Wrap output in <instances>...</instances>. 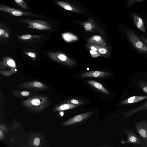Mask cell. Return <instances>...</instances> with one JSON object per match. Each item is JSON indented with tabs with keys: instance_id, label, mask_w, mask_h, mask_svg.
Masks as SVG:
<instances>
[{
	"instance_id": "obj_3",
	"label": "cell",
	"mask_w": 147,
	"mask_h": 147,
	"mask_svg": "<svg viewBox=\"0 0 147 147\" xmlns=\"http://www.w3.org/2000/svg\"><path fill=\"white\" fill-rule=\"evenodd\" d=\"M47 54L51 59L58 63L70 66L76 65L73 60L63 53L49 51L47 53Z\"/></svg>"
},
{
	"instance_id": "obj_12",
	"label": "cell",
	"mask_w": 147,
	"mask_h": 147,
	"mask_svg": "<svg viewBox=\"0 0 147 147\" xmlns=\"http://www.w3.org/2000/svg\"><path fill=\"white\" fill-rule=\"evenodd\" d=\"M10 33L9 28L4 23H0V38L1 41L6 40L9 38Z\"/></svg>"
},
{
	"instance_id": "obj_14",
	"label": "cell",
	"mask_w": 147,
	"mask_h": 147,
	"mask_svg": "<svg viewBox=\"0 0 147 147\" xmlns=\"http://www.w3.org/2000/svg\"><path fill=\"white\" fill-rule=\"evenodd\" d=\"M147 98V95L133 96L123 100L122 101L121 104L122 105H124L136 103Z\"/></svg>"
},
{
	"instance_id": "obj_32",
	"label": "cell",
	"mask_w": 147,
	"mask_h": 147,
	"mask_svg": "<svg viewBox=\"0 0 147 147\" xmlns=\"http://www.w3.org/2000/svg\"><path fill=\"white\" fill-rule=\"evenodd\" d=\"M29 92L27 91H23L21 92V94L23 96H27L29 95Z\"/></svg>"
},
{
	"instance_id": "obj_16",
	"label": "cell",
	"mask_w": 147,
	"mask_h": 147,
	"mask_svg": "<svg viewBox=\"0 0 147 147\" xmlns=\"http://www.w3.org/2000/svg\"><path fill=\"white\" fill-rule=\"evenodd\" d=\"M87 82L90 85L99 90L106 94H109L107 90L100 83L93 80H89L87 81Z\"/></svg>"
},
{
	"instance_id": "obj_23",
	"label": "cell",
	"mask_w": 147,
	"mask_h": 147,
	"mask_svg": "<svg viewBox=\"0 0 147 147\" xmlns=\"http://www.w3.org/2000/svg\"><path fill=\"white\" fill-rule=\"evenodd\" d=\"M76 107V105L72 104H64L61 105L60 108L61 110H64L73 108Z\"/></svg>"
},
{
	"instance_id": "obj_31",
	"label": "cell",
	"mask_w": 147,
	"mask_h": 147,
	"mask_svg": "<svg viewBox=\"0 0 147 147\" xmlns=\"http://www.w3.org/2000/svg\"><path fill=\"white\" fill-rule=\"evenodd\" d=\"M140 38L147 45V38L143 36L140 35Z\"/></svg>"
},
{
	"instance_id": "obj_5",
	"label": "cell",
	"mask_w": 147,
	"mask_h": 147,
	"mask_svg": "<svg viewBox=\"0 0 147 147\" xmlns=\"http://www.w3.org/2000/svg\"><path fill=\"white\" fill-rule=\"evenodd\" d=\"M126 134L127 136V140H122L123 144H137L143 145L144 146L146 145L145 141L139 138L135 134L134 130L127 129L126 131Z\"/></svg>"
},
{
	"instance_id": "obj_18",
	"label": "cell",
	"mask_w": 147,
	"mask_h": 147,
	"mask_svg": "<svg viewBox=\"0 0 147 147\" xmlns=\"http://www.w3.org/2000/svg\"><path fill=\"white\" fill-rule=\"evenodd\" d=\"M62 36L64 39L67 42H69L73 40H77L78 38L73 34L69 33H66L63 34Z\"/></svg>"
},
{
	"instance_id": "obj_13",
	"label": "cell",
	"mask_w": 147,
	"mask_h": 147,
	"mask_svg": "<svg viewBox=\"0 0 147 147\" xmlns=\"http://www.w3.org/2000/svg\"><path fill=\"white\" fill-rule=\"evenodd\" d=\"M92 114L91 112H87L77 115L67 121L66 123V125H69L80 122L87 118Z\"/></svg>"
},
{
	"instance_id": "obj_6",
	"label": "cell",
	"mask_w": 147,
	"mask_h": 147,
	"mask_svg": "<svg viewBox=\"0 0 147 147\" xmlns=\"http://www.w3.org/2000/svg\"><path fill=\"white\" fill-rule=\"evenodd\" d=\"M135 128L136 132L147 145V121L141 120L136 123Z\"/></svg>"
},
{
	"instance_id": "obj_20",
	"label": "cell",
	"mask_w": 147,
	"mask_h": 147,
	"mask_svg": "<svg viewBox=\"0 0 147 147\" xmlns=\"http://www.w3.org/2000/svg\"><path fill=\"white\" fill-rule=\"evenodd\" d=\"M16 3L20 7L26 10L28 9V7L24 0H14Z\"/></svg>"
},
{
	"instance_id": "obj_27",
	"label": "cell",
	"mask_w": 147,
	"mask_h": 147,
	"mask_svg": "<svg viewBox=\"0 0 147 147\" xmlns=\"http://www.w3.org/2000/svg\"><path fill=\"white\" fill-rule=\"evenodd\" d=\"M0 73L3 75L9 76L11 75L14 73V72L12 71L1 70Z\"/></svg>"
},
{
	"instance_id": "obj_29",
	"label": "cell",
	"mask_w": 147,
	"mask_h": 147,
	"mask_svg": "<svg viewBox=\"0 0 147 147\" xmlns=\"http://www.w3.org/2000/svg\"><path fill=\"white\" fill-rule=\"evenodd\" d=\"M31 103L34 105L37 106L40 104V102L39 99L37 98H35L32 100Z\"/></svg>"
},
{
	"instance_id": "obj_11",
	"label": "cell",
	"mask_w": 147,
	"mask_h": 147,
	"mask_svg": "<svg viewBox=\"0 0 147 147\" xmlns=\"http://www.w3.org/2000/svg\"><path fill=\"white\" fill-rule=\"evenodd\" d=\"M146 110H147V101L142 105L125 113L123 119L129 117L137 113Z\"/></svg>"
},
{
	"instance_id": "obj_34",
	"label": "cell",
	"mask_w": 147,
	"mask_h": 147,
	"mask_svg": "<svg viewBox=\"0 0 147 147\" xmlns=\"http://www.w3.org/2000/svg\"><path fill=\"white\" fill-rule=\"evenodd\" d=\"M60 114L61 116H63V112H61L60 113Z\"/></svg>"
},
{
	"instance_id": "obj_24",
	"label": "cell",
	"mask_w": 147,
	"mask_h": 147,
	"mask_svg": "<svg viewBox=\"0 0 147 147\" xmlns=\"http://www.w3.org/2000/svg\"><path fill=\"white\" fill-rule=\"evenodd\" d=\"M140 87L143 91L147 93V83L143 82H139Z\"/></svg>"
},
{
	"instance_id": "obj_26",
	"label": "cell",
	"mask_w": 147,
	"mask_h": 147,
	"mask_svg": "<svg viewBox=\"0 0 147 147\" xmlns=\"http://www.w3.org/2000/svg\"><path fill=\"white\" fill-rule=\"evenodd\" d=\"M31 83H32V85L35 87L41 88L43 86L42 83L38 81H34L32 82Z\"/></svg>"
},
{
	"instance_id": "obj_4",
	"label": "cell",
	"mask_w": 147,
	"mask_h": 147,
	"mask_svg": "<svg viewBox=\"0 0 147 147\" xmlns=\"http://www.w3.org/2000/svg\"><path fill=\"white\" fill-rule=\"evenodd\" d=\"M0 10L16 16H29L40 18L42 17L41 16L37 14L22 11L3 5H0Z\"/></svg>"
},
{
	"instance_id": "obj_36",
	"label": "cell",
	"mask_w": 147,
	"mask_h": 147,
	"mask_svg": "<svg viewBox=\"0 0 147 147\" xmlns=\"http://www.w3.org/2000/svg\"></svg>"
},
{
	"instance_id": "obj_19",
	"label": "cell",
	"mask_w": 147,
	"mask_h": 147,
	"mask_svg": "<svg viewBox=\"0 0 147 147\" xmlns=\"http://www.w3.org/2000/svg\"><path fill=\"white\" fill-rule=\"evenodd\" d=\"M56 3L58 5L65 9L69 11H72L73 8L71 6L65 2L62 1H57Z\"/></svg>"
},
{
	"instance_id": "obj_17",
	"label": "cell",
	"mask_w": 147,
	"mask_h": 147,
	"mask_svg": "<svg viewBox=\"0 0 147 147\" xmlns=\"http://www.w3.org/2000/svg\"><path fill=\"white\" fill-rule=\"evenodd\" d=\"M92 46L95 47L97 49V51L102 55H107L109 52L108 48L105 46L102 45L90 44Z\"/></svg>"
},
{
	"instance_id": "obj_8",
	"label": "cell",
	"mask_w": 147,
	"mask_h": 147,
	"mask_svg": "<svg viewBox=\"0 0 147 147\" xmlns=\"http://www.w3.org/2000/svg\"><path fill=\"white\" fill-rule=\"evenodd\" d=\"M110 75V73L108 72L99 71H92L82 74L80 76L83 77L101 78L107 77Z\"/></svg>"
},
{
	"instance_id": "obj_7",
	"label": "cell",
	"mask_w": 147,
	"mask_h": 147,
	"mask_svg": "<svg viewBox=\"0 0 147 147\" xmlns=\"http://www.w3.org/2000/svg\"><path fill=\"white\" fill-rule=\"evenodd\" d=\"M16 64L14 60L8 57H4L0 63V69L4 70L6 68H10L14 71L16 68Z\"/></svg>"
},
{
	"instance_id": "obj_28",
	"label": "cell",
	"mask_w": 147,
	"mask_h": 147,
	"mask_svg": "<svg viewBox=\"0 0 147 147\" xmlns=\"http://www.w3.org/2000/svg\"><path fill=\"white\" fill-rule=\"evenodd\" d=\"M84 28L86 30L90 31L92 30V26L90 23L88 22L85 24Z\"/></svg>"
},
{
	"instance_id": "obj_22",
	"label": "cell",
	"mask_w": 147,
	"mask_h": 147,
	"mask_svg": "<svg viewBox=\"0 0 147 147\" xmlns=\"http://www.w3.org/2000/svg\"><path fill=\"white\" fill-rule=\"evenodd\" d=\"M24 53L27 56L30 57L33 60H35L37 58L36 53L31 51H25Z\"/></svg>"
},
{
	"instance_id": "obj_10",
	"label": "cell",
	"mask_w": 147,
	"mask_h": 147,
	"mask_svg": "<svg viewBox=\"0 0 147 147\" xmlns=\"http://www.w3.org/2000/svg\"><path fill=\"white\" fill-rule=\"evenodd\" d=\"M42 37V36L40 35L27 34L19 36L18 38L20 40L30 43L36 42L40 40Z\"/></svg>"
},
{
	"instance_id": "obj_21",
	"label": "cell",
	"mask_w": 147,
	"mask_h": 147,
	"mask_svg": "<svg viewBox=\"0 0 147 147\" xmlns=\"http://www.w3.org/2000/svg\"><path fill=\"white\" fill-rule=\"evenodd\" d=\"M145 0H127V7L128 9L130 8L135 4L143 1Z\"/></svg>"
},
{
	"instance_id": "obj_9",
	"label": "cell",
	"mask_w": 147,
	"mask_h": 147,
	"mask_svg": "<svg viewBox=\"0 0 147 147\" xmlns=\"http://www.w3.org/2000/svg\"><path fill=\"white\" fill-rule=\"evenodd\" d=\"M132 19L137 28L143 32H146L145 28L142 19L138 14L133 13L131 15Z\"/></svg>"
},
{
	"instance_id": "obj_15",
	"label": "cell",
	"mask_w": 147,
	"mask_h": 147,
	"mask_svg": "<svg viewBox=\"0 0 147 147\" xmlns=\"http://www.w3.org/2000/svg\"><path fill=\"white\" fill-rule=\"evenodd\" d=\"M87 42L88 44H94L105 46L106 43L104 39L99 35L93 36L88 38Z\"/></svg>"
},
{
	"instance_id": "obj_30",
	"label": "cell",
	"mask_w": 147,
	"mask_h": 147,
	"mask_svg": "<svg viewBox=\"0 0 147 147\" xmlns=\"http://www.w3.org/2000/svg\"><path fill=\"white\" fill-rule=\"evenodd\" d=\"M40 140L39 138H35L34 141V144L36 146L39 145L40 144Z\"/></svg>"
},
{
	"instance_id": "obj_25",
	"label": "cell",
	"mask_w": 147,
	"mask_h": 147,
	"mask_svg": "<svg viewBox=\"0 0 147 147\" xmlns=\"http://www.w3.org/2000/svg\"><path fill=\"white\" fill-rule=\"evenodd\" d=\"M90 52L91 56L93 58L96 57L101 55V54L98 51L90 49Z\"/></svg>"
},
{
	"instance_id": "obj_33",
	"label": "cell",
	"mask_w": 147,
	"mask_h": 147,
	"mask_svg": "<svg viewBox=\"0 0 147 147\" xmlns=\"http://www.w3.org/2000/svg\"><path fill=\"white\" fill-rule=\"evenodd\" d=\"M71 103L72 104H78L79 103V101L76 100L75 99H72L71 101Z\"/></svg>"
},
{
	"instance_id": "obj_35",
	"label": "cell",
	"mask_w": 147,
	"mask_h": 147,
	"mask_svg": "<svg viewBox=\"0 0 147 147\" xmlns=\"http://www.w3.org/2000/svg\"><path fill=\"white\" fill-rule=\"evenodd\" d=\"M146 26H147V21H146Z\"/></svg>"
},
{
	"instance_id": "obj_2",
	"label": "cell",
	"mask_w": 147,
	"mask_h": 147,
	"mask_svg": "<svg viewBox=\"0 0 147 147\" xmlns=\"http://www.w3.org/2000/svg\"><path fill=\"white\" fill-rule=\"evenodd\" d=\"M17 20L19 23L28 24V28L41 30H51L52 28L51 23L44 20L26 19Z\"/></svg>"
},
{
	"instance_id": "obj_1",
	"label": "cell",
	"mask_w": 147,
	"mask_h": 147,
	"mask_svg": "<svg viewBox=\"0 0 147 147\" xmlns=\"http://www.w3.org/2000/svg\"><path fill=\"white\" fill-rule=\"evenodd\" d=\"M124 32L131 43L136 49L142 53H147V45L132 30L127 28L125 29Z\"/></svg>"
}]
</instances>
